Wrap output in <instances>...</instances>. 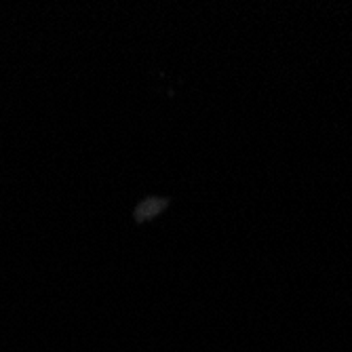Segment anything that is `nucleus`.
<instances>
[{
  "mask_svg": "<svg viewBox=\"0 0 352 352\" xmlns=\"http://www.w3.org/2000/svg\"><path fill=\"white\" fill-rule=\"evenodd\" d=\"M167 207V199H148V201H144L140 207H138V211H135V219L138 221H146V219H152L154 215H158L163 209Z\"/></svg>",
  "mask_w": 352,
  "mask_h": 352,
  "instance_id": "f257e3e1",
  "label": "nucleus"
}]
</instances>
